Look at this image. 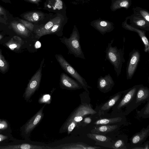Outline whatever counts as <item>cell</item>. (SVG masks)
<instances>
[{"instance_id":"cell-1","label":"cell","mask_w":149,"mask_h":149,"mask_svg":"<svg viewBox=\"0 0 149 149\" xmlns=\"http://www.w3.org/2000/svg\"><path fill=\"white\" fill-rule=\"evenodd\" d=\"M114 39L108 44L105 52L106 58L113 65L116 75L118 77L121 74L123 63L125 62L124 58V47L118 49L116 46L112 47Z\"/></svg>"},{"instance_id":"cell-2","label":"cell","mask_w":149,"mask_h":149,"mask_svg":"<svg viewBox=\"0 0 149 149\" xmlns=\"http://www.w3.org/2000/svg\"><path fill=\"white\" fill-rule=\"evenodd\" d=\"M80 38L78 31L74 26L69 38L63 36L59 39L67 47L69 53L73 55L76 57L85 59V58L80 44Z\"/></svg>"},{"instance_id":"cell-3","label":"cell","mask_w":149,"mask_h":149,"mask_svg":"<svg viewBox=\"0 0 149 149\" xmlns=\"http://www.w3.org/2000/svg\"><path fill=\"white\" fill-rule=\"evenodd\" d=\"M55 57L64 71L76 80L82 87L89 93L88 88L91 87L88 85L85 80L67 62L63 56L60 54H56Z\"/></svg>"},{"instance_id":"cell-4","label":"cell","mask_w":149,"mask_h":149,"mask_svg":"<svg viewBox=\"0 0 149 149\" xmlns=\"http://www.w3.org/2000/svg\"><path fill=\"white\" fill-rule=\"evenodd\" d=\"M44 61L43 58L39 69L32 77L28 84L24 93L26 99L29 98L39 88L41 79L42 67Z\"/></svg>"},{"instance_id":"cell-5","label":"cell","mask_w":149,"mask_h":149,"mask_svg":"<svg viewBox=\"0 0 149 149\" xmlns=\"http://www.w3.org/2000/svg\"><path fill=\"white\" fill-rule=\"evenodd\" d=\"M129 56L126 69L127 80L131 79L136 72L140 60L141 55L138 50L134 49L130 53Z\"/></svg>"},{"instance_id":"cell-6","label":"cell","mask_w":149,"mask_h":149,"mask_svg":"<svg viewBox=\"0 0 149 149\" xmlns=\"http://www.w3.org/2000/svg\"><path fill=\"white\" fill-rule=\"evenodd\" d=\"M90 25L103 35L112 31L115 28L113 22L100 18L91 22Z\"/></svg>"},{"instance_id":"cell-7","label":"cell","mask_w":149,"mask_h":149,"mask_svg":"<svg viewBox=\"0 0 149 149\" xmlns=\"http://www.w3.org/2000/svg\"><path fill=\"white\" fill-rule=\"evenodd\" d=\"M130 16L125 18V21L123 22L122 27L125 29L136 33L140 37L141 40L144 45V51L146 53L149 52V43L148 39L146 36V31L134 28L127 23L128 20L129 19Z\"/></svg>"},{"instance_id":"cell-8","label":"cell","mask_w":149,"mask_h":149,"mask_svg":"<svg viewBox=\"0 0 149 149\" xmlns=\"http://www.w3.org/2000/svg\"><path fill=\"white\" fill-rule=\"evenodd\" d=\"M114 85V81L109 74L104 77L100 76L97 80V88L103 93H106L111 91Z\"/></svg>"},{"instance_id":"cell-9","label":"cell","mask_w":149,"mask_h":149,"mask_svg":"<svg viewBox=\"0 0 149 149\" xmlns=\"http://www.w3.org/2000/svg\"><path fill=\"white\" fill-rule=\"evenodd\" d=\"M63 19L62 16H57L50 19L46 24L39 26L37 28L34 29L33 31L36 34V38L39 39L42 36H44L45 33L54 25Z\"/></svg>"},{"instance_id":"cell-10","label":"cell","mask_w":149,"mask_h":149,"mask_svg":"<svg viewBox=\"0 0 149 149\" xmlns=\"http://www.w3.org/2000/svg\"><path fill=\"white\" fill-rule=\"evenodd\" d=\"M60 84L61 88L70 90L80 89L82 87L79 83L64 73L60 75Z\"/></svg>"},{"instance_id":"cell-11","label":"cell","mask_w":149,"mask_h":149,"mask_svg":"<svg viewBox=\"0 0 149 149\" xmlns=\"http://www.w3.org/2000/svg\"><path fill=\"white\" fill-rule=\"evenodd\" d=\"M45 106H43L26 124L24 132L26 134L30 133L41 120L44 115L43 111Z\"/></svg>"},{"instance_id":"cell-12","label":"cell","mask_w":149,"mask_h":149,"mask_svg":"<svg viewBox=\"0 0 149 149\" xmlns=\"http://www.w3.org/2000/svg\"><path fill=\"white\" fill-rule=\"evenodd\" d=\"M97 113L96 111L93 109L90 105L87 104H80L72 113L69 117L82 116L89 114H94Z\"/></svg>"},{"instance_id":"cell-13","label":"cell","mask_w":149,"mask_h":149,"mask_svg":"<svg viewBox=\"0 0 149 149\" xmlns=\"http://www.w3.org/2000/svg\"><path fill=\"white\" fill-rule=\"evenodd\" d=\"M130 24L132 26L146 31H149V22L144 19L134 15L130 16Z\"/></svg>"},{"instance_id":"cell-14","label":"cell","mask_w":149,"mask_h":149,"mask_svg":"<svg viewBox=\"0 0 149 149\" xmlns=\"http://www.w3.org/2000/svg\"><path fill=\"white\" fill-rule=\"evenodd\" d=\"M25 20L32 23H37L42 20L45 17V14L39 11H33L25 13L22 15Z\"/></svg>"},{"instance_id":"cell-15","label":"cell","mask_w":149,"mask_h":149,"mask_svg":"<svg viewBox=\"0 0 149 149\" xmlns=\"http://www.w3.org/2000/svg\"><path fill=\"white\" fill-rule=\"evenodd\" d=\"M140 86V85H135L129 89V91L118 104L117 107L118 109L125 106L131 101L136 94L137 91Z\"/></svg>"},{"instance_id":"cell-16","label":"cell","mask_w":149,"mask_h":149,"mask_svg":"<svg viewBox=\"0 0 149 149\" xmlns=\"http://www.w3.org/2000/svg\"><path fill=\"white\" fill-rule=\"evenodd\" d=\"M1 149H52V148L44 146L32 145L29 143H23L20 145H8L0 146Z\"/></svg>"},{"instance_id":"cell-17","label":"cell","mask_w":149,"mask_h":149,"mask_svg":"<svg viewBox=\"0 0 149 149\" xmlns=\"http://www.w3.org/2000/svg\"><path fill=\"white\" fill-rule=\"evenodd\" d=\"M149 134V128H143L140 132L136 133L131 139V143L133 144H138L144 142Z\"/></svg>"},{"instance_id":"cell-18","label":"cell","mask_w":149,"mask_h":149,"mask_svg":"<svg viewBox=\"0 0 149 149\" xmlns=\"http://www.w3.org/2000/svg\"><path fill=\"white\" fill-rule=\"evenodd\" d=\"M131 5V0H111L110 8L112 12L123 8L128 9Z\"/></svg>"},{"instance_id":"cell-19","label":"cell","mask_w":149,"mask_h":149,"mask_svg":"<svg viewBox=\"0 0 149 149\" xmlns=\"http://www.w3.org/2000/svg\"><path fill=\"white\" fill-rule=\"evenodd\" d=\"M136 103L142 102L146 100L149 97V89L147 87L140 85L136 92Z\"/></svg>"},{"instance_id":"cell-20","label":"cell","mask_w":149,"mask_h":149,"mask_svg":"<svg viewBox=\"0 0 149 149\" xmlns=\"http://www.w3.org/2000/svg\"><path fill=\"white\" fill-rule=\"evenodd\" d=\"M11 25L13 29L19 34L26 37L29 36L30 31L20 22L13 21L11 22Z\"/></svg>"},{"instance_id":"cell-21","label":"cell","mask_w":149,"mask_h":149,"mask_svg":"<svg viewBox=\"0 0 149 149\" xmlns=\"http://www.w3.org/2000/svg\"><path fill=\"white\" fill-rule=\"evenodd\" d=\"M118 127L117 125H104L96 127L91 130L92 133L98 134H107L115 130Z\"/></svg>"},{"instance_id":"cell-22","label":"cell","mask_w":149,"mask_h":149,"mask_svg":"<svg viewBox=\"0 0 149 149\" xmlns=\"http://www.w3.org/2000/svg\"><path fill=\"white\" fill-rule=\"evenodd\" d=\"M23 44V40L20 37L15 36L10 39L6 45L11 50H18Z\"/></svg>"},{"instance_id":"cell-23","label":"cell","mask_w":149,"mask_h":149,"mask_svg":"<svg viewBox=\"0 0 149 149\" xmlns=\"http://www.w3.org/2000/svg\"><path fill=\"white\" fill-rule=\"evenodd\" d=\"M64 25V19L54 25L52 28L47 31L44 35L48 34H56L58 36L63 35L62 31Z\"/></svg>"},{"instance_id":"cell-24","label":"cell","mask_w":149,"mask_h":149,"mask_svg":"<svg viewBox=\"0 0 149 149\" xmlns=\"http://www.w3.org/2000/svg\"><path fill=\"white\" fill-rule=\"evenodd\" d=\"M121 96V92L116 94L101 107L100 108L101 111H104L110 109L116 103L120 98Z\"/></svg>"},{"instance_id":"cell-25","label":"cell","mask_w":149,"mask_h":149,"mask_svg":"<svg viewBox=\"0 0 149 149\" xmlns=\"http://www.w3.org/2000/svg\"><path fill=\"white\" fill-rule=\"evenodd\" d=\"M132 9L134 15L142 18L149 22V13L148 10L138 6L134 7Z\"/></svg>"},{"instance_id":"cell-26","label":"cell","mask_w":149,"mask_h":149,"mask_svg":"<svg viewBox=\"0 0 149 149\" xmlns=\"http://www.w3.org/2000/svg\"><path fill=\"white\" fill-rule=\"evenodd\" d=\"M100 148H101L96 146H92L80 143H76L67 145L60 148L62 149H95Z\"/></svg>"},{"instance_id":"cell-27","label":"cell","mask_w":149,"mask_h":149,"mask_svg":"<svg viewBox=\"0 0 149 149\" xmlns=\"http://www.w3.org/2000/svg\"><path fill=\"white\" fill-rule=\"evenodd\" d=\"M122 119L120 117L109 118H102L96 120L94 124L96 125H104L115 123L120 121Z\"/></svg>"},{"instance_id":"cell-28","label":"cell","mask_w":149,"mask_h":149,"mask_svg":"<svg viewBox=\"0 0 149 149\" xmlns=\"http://www.w3.org/2000/svg\"><path fill=\"white\" fill-rule=\"evenodd\" d=\"M87 135L89 138L97 142H107L111 140V139L108 136L99 134L88 133Z\"/></svg>"},{"instance_id":"cell-29","label":"cell","mask_w":149,"mask_h":149,"mask_svg":"<svg viewBox=\"0 0 149 149\" xmlns=\"http://www.w3.org/2000/svg\"><path fill=\"white\" fill-rule=\"evenodd\" d=\"M7 11L2 7L0 6V23L5 24H8V19Z\"/></svg>"},{"instance_id":"cell-30","label":"cell","mask_w":149,"mask_h":149,"mask_svg":"<svg viewBox=\"0 0 149 149\" xmlns=\"http://www.w3.org/2000/svg\"><path fill=\"white\" fill-rule=\"evenodd\" d=\"M8 67V63L0 51V70L1 71L4 72L7 70Z\"/></svg>"},{"instance_id":"cell-31","label":"cell","mask_w":149,"mask_h":149,"mask_svg":"<svg viewBox=\"0 0 149 149\" xmlns=\"http://www.w3.org/2000/svg\"><path fill=\"white\" fill-rule=\"evenodd\" d=\"M19 22L22 24L27 29L31 31H33L34 28V25L32 23L26 20L19 19Z\"/></svg>"},{"instance_id":"cell-32","label":"cell","mask_w":149,"mask_h":149,"mask_svg":"<svg viewBox=\"0 0 149 149\" xmlns=\"http://www.w3.org/2000/svg\"><path fill=\"white\" fill-rule=\"evenodd\" d=\"M112 148L115 149L127 148L124 141L121 139L117 141L112 146Z\"/></svg>"},{"instance_id":"cell-33","label":"cell","mask_w":149,"mask_h":149,"mask_svg":"<svg viewBox=\"0 0 149 149\" xmlns=\"http://www.w3.org/2000/svg\"><path fill=\"white\" fill-rule=\"evenodd\" d=\"M77 124L73 122L70 123L68 125L66 130H67L68 134H69L75 127Z\"/></svg>"},{"instance_id":"cell-34","label":"cell","mask_w":149,"mask_h":149,"mask_svg":"<svg viewBox=\"0 0 149 149\" xmlns=\"http://www.w3.org/2000/svg\"><path fill=\"white\" fill-rule=\"evenodd\" d=\"M8 127V124L6 122L3 120H0V130H4Z\"/></svg>"},{"instance_id":"cell-35","label":"cell","mask_w":149,"mask_h":149,"mask_svg":"<svg viewBox=\"0 0 149 149\" xmlns=\"http://www.w3.org/2000/svg\"><path fill=\"white\" fill-rule=\"evenodd\" d=\"M28 1L35 4L38 3L41 0H25Z\"/></svg>"},{"instance_id":"cell-36","label":"cell","mask_w":149,"mask_h":149,"mask_svg":"<svg viewBox=\"0 0 149 149\" xmlns=\"http://www.w3.org/2000/svg\"><path fill=\"white\" fill-rule=\"evenodd\" d=\"M84 121L85 123L88 124L91 122V120L89 117H86L84 119Z\"/></svg>"},{"instance_id":"cell-37","label":"cell","mask_w":149,"mask_h":149,"mask_svg":"<svg viewBox=\"0 0 149 149\" xmlns=\"http://www.w3.org/2000/svg\"><path fill=\"white\" fill-rule=\"evenodd\" d=\"M7 138V136L0 134V142L6 139Z\"/></svg>"},{"instance_id":"cell-38","label":"cell","mask_w":149,"mask_h":149,"mask_svg":"<svg viewBox=\"0 0 149 149\" xmlns=\"http://www.w3.org/2000/svg\"><path fill=\"white\" fill-rule=\"evenodd\" d=\"M50 97V96L49 95H45L43 97L42 99H43L44 100V102H47V100L48 99H49L50 98H48V97Z\"/></svg>"},{"instance_id":"cell-39","label":"cell","mask_w":149,"mask_h":149,"mask_svg":"<svg viewBox=\"0 0 149 149\" xmlns=\"http://www.w3.org/2000/svg\"><path fill=\"white\" fill-rule=\"evenodd\" d=\"M144 149H149V145H148V141L147 142L145 143L144 146Z\"/></svg>"},{"instance_id":"cell-40","label":"cell","mask_w":149,"mask_h":149,"mask_svg":"<svg viewBox=\"0 0 149 149\" xmlns=\"http://www.w3.org/2000/svg\"><path fill=\"white\" fill-rule=\"evenodd\" d=\"M5 3H11L10 0H2Z\"/></svg>"},{"instance_id":"cell-41","label":"cell","mask_w":149,"mask_h":149,"mask_svg":"<svg viewBox=\"0 0 149 149\" xmlns=\"http://www.w3.org/2000/svg\"><path fill=\"white\" fill-rule=\"evenodd\" d=\"M2 37L3 36L1 35L0 34V40L2 39Z\"/></svg>"}]
</instances>
